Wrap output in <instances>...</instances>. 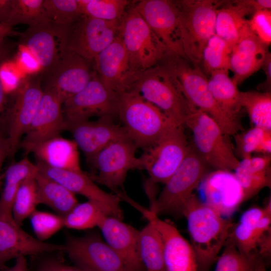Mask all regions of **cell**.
<instances>
[{"instance_id":"cell-27","label":"cell","mask_w":271,"mask_h":271,"mask_svg":"<svg viewBox=\"0 0 271 271\" xmlns=\"http://www.w3.org/2000/svg\"><path fill=\"white\" fill-rule=\"evenodd\" d=\"M39 161L53 168L81 171L78 148L73 140L60 136L37 144L28 151Z\"/></svg>"},{"instance_id":"cell-20","label":"cell","mask_w":271,"mask_h":271,"mask_svg":"<svg viewBox=\"0 0 271 271\" xmlns=\"http://www.w3.org/2000/svg\"><path fill=\"white\" fill-rule=\"evenodd\" d=\"M64 244L49 243L30 235L13 218L0 215V270L13 258L45 252L64 251Z\"/></svg>"},{"instance_id":"cell-26","label":"cell","mask_w":271,"mask_h":271,"mask_svg":"<svg viewBox=\"0 0 271 271\" xmlns=\"http://www.w3.org/2000/svg\"><path fill=\"white\" fill-rule=\"evenodd\" d=\"M19 36V44L26 47L33 53L45 74L55 66L59 59V50L55 27L52 23L29 27Z\"/></svg>"},{"instance_id":"cell-5","label":"cell","mask_w":271,"mask_h":271,"mask_svg":"<svg viewBox=\"0 0 271 271\" xmlns=\"http://www.w3.org/2000/svg\"><path fill=\"white\" fill-rule=\"evenodd\" d=\"M117 116L129 139L145 150L153 146L173 122L157 107L129 91L119 94Z\"/></svg>"},{"instance_id":"cell-15","label":"cell","mask_w":271,"mask_h":271,"mask_svg":"<svg viewBox=\"0 0 271 271\" xmlns=\"http://www.w3.org/2000/svg\"><path fill=\"white\" fill-rule=\"evenodd\" d=\"M113 118L104 116L95 120L64 122L63 130L71 133L73 141L90 164L98 153L110 143L129 139L123 127L115 123Z\"/></svg>"},{"instance_id":"cell-2","label":"cell","mask_w":271,"mask_h":271,"mask_svg":"<svg viewBox=\"0 0 271 271\" xmlns=\"http://www.w3.org/2000/svg\"><path fill=\"white\" fill-rule=\"evenodd\" d=\"M126 91L152 104L176 124L185 125L187 118L197 109L188 101L176 79L160 63L144 71H134Z\"/></svg>"},{"instance_id":"cell-25","label":"cell","mask_w":271,"mask_h":271,"mask_svg":"<svg viewBox=\"0 0 271 271\" xmlns=\"http://www.w3.org/2000/svg\"><path fill=\"white\" fill-rule=\"evenodd\" d=\"M204 180V202L222 216L232 214L243 202L240 186L230 171L216 170Z\"/></svg>"},{"instance_id":"cell-18","label":"cell","mask_w":271,"mask_h":271,"mask_svg":"<svg viewBox=\"0 0 271 271\" xmlns=\"http://www.w3.org/2000/svg\"><path fill=\"white\" fill-rule=\"evenodd\" d=\"M137 209L151 221L158 231L163 243L164 257L167 271H198L192 246L175 225L140 205Z\"/></svg>"},{"instance_id":"cell-56","label":"cell","mask_w":271,"mask_h":271,"mask_svg":"<svg viewBox=\"0 0 271 271\" xmlns=\"http://www.w3.org/2000/svg\"><path fill=\"white\" fill-rule=\"evenodd\" d=\"M1 271H29L26 256L16 258L13 266L10 267L6 266Z\"/></svg>"},{"instance_id":"cell-50","label":"cell","mask_w":271,"mask_h":271,"mask_svg":"<svg viewBox=\"0 0 271 271\" xmlns=\"http://www.w3.org/2000/svg\"><path fill=\"white\" fill-rule=\"evenodd\" d=\"M8 95L0 81V128L7 131V113L9 107Z\"/></svg>"},{"instance_id":"cell-16","label":"cell","mask_w":271,"mask_h":271,"mask_svg":"<svg viewBox=\"0 0 271 271\" xmlns=\"http://www.w3.org/2000/svg\"><path fill=\"white\" fill-rule=\"evenodd\" d=\"M64 98L54 88L43 90L39 105L20 146L27 153L32 147L60 136L63 130Z\"/></svg>"},{"instance_id":"cell-28","label":"cell","mask_w":271,"mask_h":271,"mask_svg":"<svg viewBox=\"0 0 271 271\" xmlns=\"http://www.w3.org/2000/svg\"><path fill=\"white\" fill-rule=\"evenodd\" d=\"M208 78V86L214 100L224 113L233 122L241 126L240 113V92L237 85L229 76V70L211 72Z\"/></svg>"},{"instance_id":"cell-53","label":"cell","mask_w":271,"mask_h":271,"mask_svg":"<svg viewBox=\"0 0 271 271\" xmlns=\"http://www.w3.org/2000/svg\"><path fill=\"white\" fill-rule=\"evenodd\" d=\"M271 229L267 231L259 240L256 251L258 255L263 259L269 257L271 252Z\"/></svg>"},{"instance_id":"cell-51","label":"cell","mask_w":271,"mask_h":271,"mask_svg":"<svg viewBox=\"0 0 271 271\" xmlns=\"http://www.w3.org/2000/svg\"><path fill=\"white\" fill-rule=\"evenodd\" d=\"M8 156H11V148L8 133L6 130L0 128V186L2 179V167L5 160Z\"/></svg>"},{"instance_id":"cell-42","label":"cell","mask_w":271,"mask_h":271,"mask_svg":"<svg viewBox=\"0 0 271 271\" xmlns=\"http://www.w3.org/2000/svg\"><path fill=\"white\" fill-rule=\"evenodd\" d=\"M233 174L241 190L243 202L257 194L261 189L270 187V169L261 172H251L240 166Z\"/></svg>"},{"instance_id":"cell-8","label":"cell","mask_w":271,"mask_h":271,"mask_svg":"<svg viewBox=\"0 0 271 271\" xmlns=\"http://www.w3.org/2000/svg\"><path fill=\"white\" fill-rule=\"evenodd\" d=\"M118 35L134 71H144L157 65L169 53L136 10L133 1L120 20Z\"/></svg>"},{"instance_id":"cell-31","label":"cell","mask_w":271,"mask_h":271,"mask_svg":"<svg viewBox=\"0 0 271 271\" xmlns=\"http://www.w3.org/2000/svg\"><path fill=\"white\" fill-rule=\"evenodd\" d=\"M38 171L36 164L26 157L8 167L4 176V187L0 195V215L13 218L12 206L20 186L27 178L36 174Z\"/></svg>"},{"instance_id":"cell-40","label":"cell","mask_w":271,"mask_h":271,"mask_svg":"<svg viewBox=\"0 0 271 271\" xmlns=\"http://www.w3.org/2000/svg\"><path fill=\"white\" fill-rule=\"evenodd\" d=\"M83 14L102 20L119 21L132 1L80 0Z\"/></svg>"},{"instance_id":"cell-4","label":"cell","mask_w":271,"mask_h":271,"mask_svg":"<svg viewBox=\"0 0 271 271\" xmlns=\"http://www.w3.org/2000/svg\"><path fill=\"white\" fill-rule=\"evenodd\" d=\"M175 2L184 53L194 66L200 68L203 50L209 39L215 34L216 14L223 1L177 0Z\"/></svg>"},{"instance_id":"cell-36","label":"cell","mask_w":271,"mask_h":271,"mask_svg":"<svg viewBox=\"0 0 271 271\" xmlns=\"http://www.w3.org/2000/svg\"><path fill=\"white\" fill-rule=\"evenodd\" d=\"M50 20L44 6V0H13L12 12L7 25L29 27L47 24Z\"/></svg>"},{"instance_id":"cell-54","label":"cell","mask_w":271,"mask_h":271,"mask_svg":"<svg viewBox=\"0 0 271 271\" xmlns=\"http://www.w3.org/2000/svg\"><path fill=\"white\" fill-rule=\"evenodd\" d=\"M13 5V0H0V23L7 25L11 16Z\"/></svg>"},{"instance_id":"cell-30","label":"cell","mask_w":271,"mask_h":271,"mask_svg":"<svg viewBox=\"0 0 271 271\" xmlns=\"http://www.w3.org/2000/svg\"><path fill=\"white\" fill-rule=\"evenodd\" d=\"M35 179L38 204H44L63 217L78 203L74 193L39 170Z\"/></svg>"},{"instance_id":"cell-58","label":"cell","mask_w":271,"mask_h":271,"mask_svg":"<svg viewBox=\"0 0 271 271\" xmlns=\"http://www.w3.org/2000/svg\"><path fill=\"white\" fill-rule=\"evenodd\" d=\"M254 271H267L265 262L260 257H259L257 262Z\"/></svg>"},{"instance_id":"cell-39","label":"cell","mask_w":271,"mask_h":271,"mask_svg":"<svg viewBox=\"0 0 271 271\" xmlns=\"http://www.w3.org/2000/svg\"><path fill=\"white\" fill-rule=\"evenodd\" d=\"M36 174L30 176L21 184L13 202V218L20 226L29 218L38 205Z\"/></svg>"},{"instance_id":"cell-11","label":"cell","mask_w":271,"mask_h":271,"mask_svg":"<svg viewBox=\"0 0 271 271\" xmlns=\"http://www.w3.org/2000/svg\"><path fill=\"white\" fill-rule=\"evenodd\" d=\"M138 148L129 139L114 141L100 151L90 164L96 175L89 176L95 182L103 185L118 195L123 191L127 172L142 170L141 160L136 156Z\"/></svg>"},{"instance_id":"cell-3","label":"cell","mask_w":271,"mask_h":271,"mask_svg":"<svg viewBox=\"0 0 271 271\" xmlns=\"http://www.w3.org/2000/svg\"><path fill=\"white\" fill-rule=\"evenodd\" d=\"M176 79L189 103L211 117L226 135H234L243 129L222 111L208 86V78L199 68L187 59L168 54L160 63Z\"/></svg>"},{"instance_id":"cell-44","label":"cell","mask_w":271,"mask_h":271,"mask_svg":"<svg viewBox=\"0 0 271 271\" xmlns=\"http://www.w3.org/2000/svg\"><path fill=\"white\" fill-rule=\"evenodd\" d=\"M36 238L42 241L49 238L64 227L63 217L36 209L29 217Z\"/></svg>"},{"instance_id":"cell-49","label":"cell","mask_w":271,"mask_h":271,"mask_svg":"<svg viewBox=\"0 0 271 271\" xmlns=\"http://www.w3.org/2000/svg\"><path fill=\"white\" fill-rule=\"evenodd\" d=\"M38 271H83L76 266H70L61 261L50 259L40 265Z\"/></svg>"},{"instance_id":"cell-14","label":"cell","mask_w":271,"mask_h":271,"mask_svg":"<svg viewBox=\"0 0 271 271\" xmlns=\"http://www.w3.org/2000/svg\"><path fill=\"white\" fill-rule=\"evenodd\" d=\"M133 6L170 54L186 58L181 44L178 12L175 1L142 0L133 1Z\"/></svg>"},{"instance_id":"cell-45","label":"cell","mask_w":271,"mask_h":271,"mask_svg":"<svg viewBox=\"0 0 271 271\" xmlns=\"http://www.w3.org/2000/svg\"><path fill=\"white\" fill-rule=\"evenodd\" d=\"M25 75L15 61L8 60L0 65V81L8 95L19 89L24 82Z\"/></svg>"},{"instance_id":"cell-6","label":"cell","mask_w":271,"mask_h":271,"mask_svg":"<svg viewBox=\"0 0 271 271\" xmlns=\"http://www.w3.org/2000/svg\"><path fill=\"white\" fill-rule=\"evenodd\" d=\"M210 168L192 145L177 170L164 184L157 197L149 198L150 210L157 215H182L183 208L194 191L209 173Z\"/></svg>"},{"instance_id":"cell-47","label":"cell","mask_w":271,"mask_h":271,"mask_svg":"<svg viewBox=\"0 0 271 271\" xmlns=\"http://www.w3.org/2000/svg\"><path fill=\"white\" fill-rule=\"evenodd\" d=\"M16 63L25 74H31L42 71L39 61L33 53L26 47L19 44Z\"/></svg>"},{"instance_id":"cell-35","label":"cell","mask_w":271,"mask_h":271,"mask_svg":"<svg viewBox=\"0 0 271 271\" xmlns=\"http://www.w3.org/2000/svg\"><path fill=\"white\" fill-rule=\"evenodd\" d=\"M235 154L242 159L251 157L253 153L270 155L271 130L254 126L241 133L234 135Z\"/></svg>"},{"instance_id":"cell-38","label":"cell","mask_w":271,"mask_h":271,"mask_svg":"<svg viewBox=\"0 0 271 271\" xmlns=\"http://www.w3.org/2000/svg\"><path fill=\"white\" fill-rule=\"evenodd\" d=\"M259 257L257 251L249 255L241 253L229 238L216 259L214 271H254Z\"/></svg>"},{"instance_id":"cell-41","label":"cell","mask_w":271,"mask_h":271,"mask_svg":"<svg viewBox=\"0 0 271 271\" xmlns=\"http://www.w3.org/2000/svg\"><path fill=\"white\" fill-rule=\"evenodd\" d=\"M44 6L51 22L59 27L70 26L84 15L80 0H44Z\"/></svg>"},{"instance_id":"cell-34","label":"cell","mask_w":271,"mask_h":271,"mask_svg":"<svg viewBox=\"0 0 271 271\" xmlns=\"http://www.w3.org/2000/svg\"><path fill=\"white\" fill-rule=\"evenodd\" d=\"M242 108L248 113L254 126L271 130V93L256 91L240 92Z\"/></svg>"},{"instance_id":"cell-23","label":"cell","mask_w":271,"mask_h":271,"mask_svg":"<svg viewBox=\"0 0 271 271\" xmlns=\"http://www.w3.org/2000/svg\"><path fill=\"white\" fill-rule=\"evenodd\" d=\"M105 241L121 258L129 271H146L138 246L139 231L114 216H104L97 226Z\"/></svg>"},{"instance_id":"cell-9","label":"cell","mask_w":271,"mask_h":271,"mask_svg":"<svg viewBox=\"0 0 271 271\" xmlns=\"http://www.w3.org/2000/svg\"><path fill=\"white\" fill-rule=\"evenodd\" d=\"M185 126L192 133V147L210 168L230 172L238 167L240 161L227 135L208 115L196 109L187 118Z\"/></svg>"},{"instance_id":"cell-33","label":"cell","mask_w":271,"mask_h":271,"mask_svg":"<svg viewBox=\"0 0 271 271\" xmlns=\"http://www.w3.org/2000/svg\"><path fill=\"white\" fill-rule=\"evenodd\" d=\"M105 215L114 216L106 206L98 202L88 200L77 203L63 217L64 227L77 230L91 229L97 226Z\"/></svg>"},{"instance_id":"cell-46","label":"cell","mask_w":271,"mask_h":271,"mask_svg":"<svg viewBox=\"0 0 271 271\" xmlns=\"http://www.w3.org/2000/svg\"><path fill=\"white\" fill-rule=\"evenodd\" d=\"M250 30L265 45L268 46L271 43V11L264 9L258 11L253 14L252 17L247 20Z\"/></svg>"},{"instance_id":"cell-55","label":"cell","mask_w":271,"mask_h":271,"mask_svg":"<svg viewBox=\"0 0 271 271\" xmlns=\"http://www.w3.org/2000/svg\"><path fill=\"white\" fill-rule=\"evenodd\" d=\"M6 38H0V65L8 60L13 48Z\"/></svg>"},{"instance_id":"cell-29","label":"cell","mask_w":271,"mask_h":271,"mask_svg":"<svg viewBox=\"0 0 271 271\" xmlns=\"http://www.w3.org/2000/svg\"><path fill=\"white\" fill-rule=\"evenodd\" d=\"M249 14L253 13L242 0L223 1L216 14L215 35L225 41L232 49L247 22L246 16Z\"/></svg>"},{"instance_id":"cell-19","label":"cell","mask_w":271,"mask_h":271,"mask_svg":"<svg viewBox=\"0 0 271 271\" xmlns=\"http://www.w3.org/2000/svg\"><path fill=\"white\" fill-rule=\"evenodd\" d=\"M90 62L70 51H59V59L55 66L45 74V88L57 90L65 100L82 90L91 80L95 70Z\"/></svg>"},{"instance_id":"cell-17","label":"cell","mask_w":271,"mask_h":271,"mask_svg":"<svg viewBox=\"0 0 271 271\" xmlns=\"http://www.w3.org/2000/svg\"><path fill=\"white\" fill-rule=\"evenodd\" d=\"M43 90L39 79L24 82L13 94L7 113V132L13 156L39 105Z\"/></svg>"},{"instance_id":"cell-1","label":"cell","mask_w":271,"mask_h":271,"mask_svg":"<svg viewBox=\"0 0 271 271\" xmlns=\"http://www.w3.org/2000/svg\"><path fill=\"white\" fill-rule=\"evenodd\" d=\"M182 215L187 220L198 271H209L228 239L234 223L194 194L184 205Z\"/></svg>"},{"instance_id":"cell-48","label":"cell","mask_w":271,"mask_h":271,"mask_svg":"<svg viewBox=\"0 0 271 271\" xmlns=\"http://www.w3.org/2000/svg\"><path fill=\"white\" fill-rule=\"evenodd\" d=\"M269 214H271L270 199L264 208L254 207L246 210L238 222L249 226H256L264 216Z\"/></svg>"},{"instance_id":"cell-12","label":"cell","mask_w":271,"mask_h":271,"mask_svg":"<svg viewBox=\"0 0 271 271\" xmlns=\"http://www.w3.org/2000/svg\"><path fill=\"white\" fill-rule=\"evenodd\" d=\"M64 245V251L83 271H129L116 253L95 232L81 237L67 234Z\"/></svg>"},{"instance_id":"cell-21","label":"cell","mask_w":271,"mask_h":271,"mask_svg":"<svg viewBox=\"0 0 271 271\" xmlns=\"http://www.w3.org/2000/svg\"><path fill=\"white\" fill-rule=\"evenodd\" d=\"M38 170L59 183L73 193L81 195L88 200L98 202L106 206L114 217L121 220L122 211L120 198L116 194L107 193L100 189L89 175L81 171L60 170L51 168L37 161Z\"/></svg>"},{"instance_id":"cell-57","label":"cell","mask_w":271,"mask_h":271,"mask_svg":"<svg viewBox=\"0 0 271 271\" xmlns=\"http://www.w3.org/2000/svg\"><path fill=\"white\" fill-rule=\"evenodd\" d=\"M19 35L20 33L14 31L12 27L0 23V38H5L9 36Z\"/></svg>"},{"instance_id":"cell-43","label":"cell","mask_w":271,"mask_h":271,"mask_svg":"<svg viewBox=\"0 0 271 271\" xmlns=\"http://www.w3.org/2000/svg\"><path fill=\"white\" fill-rule=\"evenodd\" d=\"M270 229L266 230L258 224L252 227L238 222L234 224L229 238L241 253L249 255L256 251L259 240Z\"/></svg>"},{"instance_id":"cell-32","label":"cell","mask_w":271,"mask_h":271,"mask_svg":"<svg viewBox=\"0 0 271 271\" xmlns=\"http://www.w3.org/2000/svg\"><path fill=\"white\" fill-rule=\"evenodd\" d=\"M140 256L146 271H167L161 236L151 221L140 231L138 238Z\"/></svg>"},{"instance_id":"cell-7","label":"cell","mask_w":271,"mask_h":271,"mask_svg":"<svg viewBox=\"0 0 271 271\" xmlns=\"http://www.w3.org/2000/svg\"><path fill=\"white\" fill-rule=\"evenodd\" d=\"M119 23L82 15L70 26H56L59 50L71 52L93 62L118 35Z\"/></svg>"},{"instance_id":"cell-13","label":"cell","mask_w":271,"mask_h":271,"mask_svg":"<svg viewBox=\"0 0 271 271\" xmlns=\"http://www.w3.org/2000/svg\"><path fill=\"white\" fill-rule=\"evenodd\" d=\"M119 94L107 89L95 71L92 78L80 92L63 104L64 122L89 120L90 117L117 116Z\"/></svg>"},{"instance_id":"cell-24","label":"cell","mask_w":271,"mask_h":271,"mask_svg":"<svg viewBox=\"0 0 271 271\" xmlns=\"http://www.w3.org/2000/svg\"><path fill=\"white\" fill-rule=\"evenodd\" d=\"M269 52L268 46L258 39L247 22L230 54V70L235 83L241 84L260 69Z\"/></svg>"},{"instance_id":"cell-22","label":"cell","mask_w":271,"mask_h":271,"mask_svg":"<svg viewBox=\"0 0 271 271\" xmlns=\"http://www.w3.org/2000/svg\"><path fill=\"white\" fill-rule=\"evenodd\" d=\"M93 62L98 78L107 89L118 94L126 90L134 71L118 35L95 57Z\"/></svg>"},{"instance_id":"cell-37","label":"cell","mask_w":271,"mask_h":271,"mask_svg":"<svg viewBox=\"0 0 271 271\" xmlns=\"http://www.w3.org/2000/svg\"><path fill=\"white\" fill-rule=\"evenodd\" d=\"M231 50L225 41L214 35L209 39L203 50L201 69L206 75L215 70H230Z\"/></svg>"},{"instance_id":"cell-52","label":"cell","mask_w":271,"mask_h":271,"mask_svg":"<svg viewBox=\"0 0 271 271\" xmlns=\"http://www.w3.org/2000/svg\"><path fill=\"white\" fill-rule=\"evenodd\" d=\"M265 72L266 78L257 87L259 91L270 92L271 88V54L269 52L261 67Z\"/></svg>"},{"instance_id":"cell-10","label":"cell","mask_w":271,"mask_h":271,"mask_svg":"<svg viewBox=\"0 0 271 271\" xmlns=\"http://www.w3.org/2000/svg\"><path fill=\"white\" fill-rule=\"evenodd\" d=\"M189 145L185 125L171 122L159 140L140 157L149 180L164 184L183 161Z\"/></svg>"}]
</instances>
